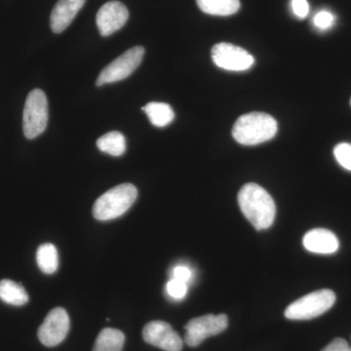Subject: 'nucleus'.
<instances>
[{"label":"nucleus","mask_w":351,"mask_h":351,"mask_svg":"<svg viewBox=\"0 0 351 351\" xmlns=\"http://www.w3.org/2000/svg\"><path fill=\"white\" fill-rule=\"evenodd\" d=\"M129 18L128 9L119 1L104 4L97 13V27L101 36H110L119 31Z\"/></svg>","instance_id":"nucleus-11"},{"label":"nucleus","mask_w":351,"mask_h":351,"mask_svg":"<svg viewBox=\"0 0 351 351\" xmlns=\"http://www.w3.org/2000/svg\"><path fill=\"white\" fill-rule=\"evenodd\" d=\"M336 302V295L329 289L304 295L286 308L285 317L290 320H309L329 311Z\"/></svg>","instance_id":"nucleus-4"},{"label":"nucleus","mask_w":351,"mask_h":351,"mask_svg":"<svg viewBox=\"0 0 351 351\" xmlns=\"http://www.w3.org/2000/svg\"><path fill=\"white\" fill-rule=\"evenodd\" d=\"M350 105H351V100H350Z\"/></svg>","instance_id":"nucleus-26"},{"label":"nucleus","mask_w":351,"mask_h":351,"mask_svg":"<svg viewBox=\"0 0 351 351\" xmlns=\"http://www.w3.org/2000/svg\"><path fill=\"white\" fill-rule=\"evenodd\" d=\"M138 197V191L131 184L114 186L96 200L93 216L98 221H110L125 214Z\"/></svg>","instance_id":"nucleus-3"},{"label":"nucleus","mask_w":351,"mask_h":351,"mask_svg":"<svg viewBox=\"0 0 351 351\" xmlns=\"http://www.w3.org/2000/svg\"><path fill=\"white\" fill-rule=\"evenodd\" d=\"M168 295L176 301L184 299L188 294V283L172 278L166 286Z\"/></svg>","instance_id":"nucleus-21"},{"label":"nucleus","mask_w":351,"mask_h":351,"mask_svg":"<svg viewBox=\"0 0 351 351\" xmlns=\"http://www.w3.org/2000/svg\"><path fill=\"white\" fill-rule=\"evenodd\" d=\"M322 351H351V348L348 341L343 339H335Z\"/></svg>","instance_id":"nucleus-25"},{"label":"nucleus","mask_w":351,"mask_h":351,"mask_svg":"<svg viewBox=\"0 0 351 351\" xmlns=\"http://www.w3.org/2000/svg\"><path fill=\"white\" fill-rule=\"evenodd\" d=\"M86 0H59L51 13V29L61 34L71 24Z\"/></svg>","instance_id":"nucleus-12"},{"label":"nucleus","mask_w":351,"mask_h":351,"mask_svg":"<svg viewBox=\"0 0 351 351\" xmlns=\"http://www.w3.org/2000/svg\"><path fill=\"white\" fill-rule=\"evenodd\" d=\"M125 336L123 332L112 328L101 330L97 337L93 351H122Z\"/></svg>","instance_id":"nucleus-14"},{"label":"nucleus","mask_w":351,"mask_h":351,"mask_svg":"<svg viewBox=\"0 0 351 351\" xmlns=\"http://www.w3.org/2000/svg\"><path fill=\"white\" fill-rule=\"evenodd\" d=\"M97 147L110 156H121L126 152L125 137L119 131L108 132L97 141Z\"/></svg>","instance_id":"nucleus-18"},{"label":"nucleus","mask_w":351,"mask_h":351,"mask_svg":"<svg viewBox=\"0 0 351 351\" xmlns=\"http://www.w3.org/2000/svg\"><path fill=\"white\" fill-rule=\"evenodd\" d=\"M142 110L147 113L152 125L159 127V128L169 125L171 122L174 120L175 113L173 112L172 107L168 104L152 101V103L147 104Z\"/></svg>","instance_id":"nucleus-17"},{"label":"nucleus","mask_w":351,"mask_h":351,"mask_svg":"<svg viewBox=\"0 0 351 351\" xmlns=\"http://www.w3.org/2000/svg\"><path fill=\"white\" fill-rule=\"evenodd\" d=\"M36 262L39 269L45 274H53L59 267V255L55 245L45 243L40 245L36 252Z\"/></svg>","instance_id":"nucleus-19"},{"label":"nucleus","mask_w":351,"mask_h":351,"mask_svg":"<svg viewBox=\"0 0 351 351\" xmlns=\"http://www.w3.org/2000/svg\"><path fill=\"white\" fill-rule=\"evenodd\" d=\"M69 317L66 309L56 307L46 316L43 324L39 327L38 335L39 341L43 346L53 348L60 345L68 336L69 331Z\"/></svg>","instance_id":"nucleus-9"},{"label":"nucleus","mask_w":351,"mask_h":351,"mask_svg":"<svg viewBox=\"0 0 351 351\" xmlns=\"http://www.w3.org/2000/svg\"><path fill=\"white\" fill-rule=\"evenodd\" d=\"M276 120L265 112L241 115L232 128V136L240 145H256L271 140L276 135Z\"/></svg>","instance_id":"nucleus-2"},{"label":"nucleus","mask_w":351,"mask_h":351,"mask_svg":"<svg viewBox=\"0 0 351 351\" xmlns=\"http://www.w3.org/2000/svg\"><path fill=\"white\" fill-rule=\"evenodd\" d=\"M307 251L316 254H332L339 250L338 237L331 230L314 228L304 235L302 240Z\"/></svg>","instance_id":"nucleus-13"},{"label":"nucleus","mask_w":351,"mask_h":351,"mask_svg":"<svg viewBox=\"0 0 351 351\" xmlns=\"http://www.w3.org/2000/svg\"><path fill=\"white\" fill-rule=\"evenodd\" d=\"M193 276V272L186 265H178L173 269V278L182 282L189 283Z\"/></svg>","instance_id":"nucleus-24"},{"label":"nucleus","mask_w":351,"mask_h":351,"mask_svg":"<svg viewBox=\"0 0 351 351\" xmlns=\"http://www.w3.org/2000/svg\"><path fill=\"white\" fill-rule=\"evenodd\" d=\"M240 210L257 230H267L276 219V207L274 198L257 184H246L237 196Z\"/></svg>","instance_id":"nucleus-1"},{"label":"nucleus","mask_w":351,"mask_h":351,"mask_svg":"<svg viewBox=\"0 0 351 351\" xmlns=\"http://www.w3.org/2000/svg\"><path fill=\"white\" fill-rule=\"evenodd\" d=\"M144 54L145 49L142 46H136L126 51L101 71L96 84L101 86L125 80L142 63Z\"/></svg>","instance_id":"nucleus-6"},{"label":"nucleus","mask_w":351,"mask_h":351,"mask_svg":"<svg viewBox=\"0 0 351 351\" xmlns=\"http://www.w3.org/2000/svg\"><path fill=\"white\" fill-rule=\"evenodd\" d=\"M202 12L213 16H230L239 12V0H196Z\"/></svg>","instance_id":"nucleus-16"},{"label":"nucleus","mask_w":351,"mask_h":351,"mask_svg":"<svg viewBox=\"0 0 351 351\" xmlns=\"http://www.w3.org/2000/svg\"><path fill=\"white\" fill-rule=\"evenodd\" d=\"M212 59L219 68L228 71H247L255 63L250 53L230 43H219L212 49Z\"/></svg>","instance_id":"nucleus-8"},{"label":"nucleus","mask_w":351,"mask_h":351,"mask_svg":"<svg viewBox=\"0 0 351 351\" xmlns=\"http://www.w3.org/2000/svg\"><path fill=\"white\" fill-rule=\"evenodd\" d=\"M0 300L11 306H24L29 298L21 284L9 279L0 281Z\"/></svg>","instance_id":"nucleus-15"},{"label":"nucleus","mask_w":351,"mask_h":351,"mask_svg":"<svg viewBox=\"0 0 351 351\" xmlns=\"http://www.w3.org/2000/svg\"><path fill=\"white\" fill-rule=\"evenodd\" d=\"M335 23V16L331 12L326 10L320 11L314 16L313 24L317 29H330Z\"/></svg>","instance_id":"nucleus-22"},{"label":"nucleus","mask_w":351,"mask_h":351,"mask_svg":"<svg viewBox=\"0 0 351 351\" xmlns=\"http://www.w3.org/2000/svg\"><path fill=\"white\" fill-rule=\"evenodd\" d=\"M291 5L293 12L299 19H304L308 15L309 5L307 0H292Z\"/></svg>","instance_id":"nucleus-23"},{"label":"nucleus","mask_w":351,"mask_h":351,"mask_svg":"<svg viewBox=\"0 0 351 351\" xmlns=\"http://www.w3.org/2000/svg\"><path fill=\"white\" fill-rule=\"evenodd\" d=\"M334 156L339 165L345 169L351 171V145L341 143L334 149Z\"/></svg>","instance_id":"nucleus-20"},{"label":"nucleus","mask_w":351,"mask_h":351,"mask_svg":"<svg viewBox=\"0 0 351 351\" xmlns=\"http://www.w3.org/2000/svg\"><path fill=\"white\" fill-rule=\"evenodd\" d=\"M228 326V319L226 314H206L200 317L193 318L184 327V343L191 348H196L207 338L225 331Z\"/></svg>","instance_id":"nucleus-7"},{"label":"nucleus","mask_w":351,"mask_h":351,"mask_svg":"<svg viewBox=\"0 0 351 351\" xmlns=\"http://www.w3.org/2000/svg\"><path fill=\"white\" fill-rule=\"evenodd\" d=\"M48 101L40 89L32 90L25 101L23 129L25 138H34L45 131L48 123Z\"/></svg>","instance_id":"nucleus-5"},{"label":"nucleus","mask_w":351,"mask_h":351,"mask_svg":"<svg viewBox=\"0 0 351 351\" xmlns=\"http://www.w3.org/2000/svg\"><path fill=\"white\" fill-rule=\"evenodd\" d=\"M145 343L165 351H181L184 341L170 324L164 321H152L143 330Z\"/></svg>","instance_id":"nucleus-10"}]
</instances>
